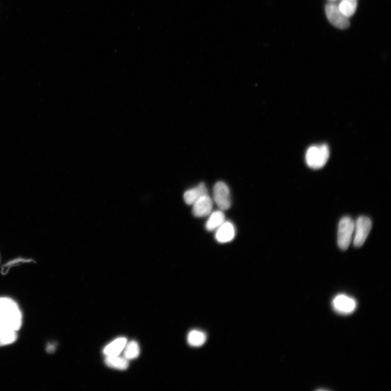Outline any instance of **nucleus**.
I'll list each match as a JSON object with an SVG mask.
<instances>
[{
    "mask_svg": "<svg viewBox=\"0 0 391 391\" xmlns=\"http://www.w3.org/2000/svg\"><path fill=\"white\" fill-rule=\"evenodd\" d=\"M22 325V312L17 304L10 298H0V328L17 331Z\"/></svg>",
    "mask_w": 391,
    "mask_h": 391,
    "instance_id": "1",
    "label": "nucleus"
},
{
    "mask_svg": "<svg viewBox=\"0 0 391 391\" xmlns=\"http://www.w3.org/2000/svg\"><path fill=\"white\" fill-rule=\"evenodd\" d=\"M330 155V150L326 145L312 146L306 151V163L311 169H319L326 164Z\"/></svg>",
    "mask_w": 391,
    "mask_h": 391,
    "instance_id": "2",
    "label": "nucleus"
},
{
    "mask_svg": "<svg viewBox=\"0 0 391 391\" xmlns=\"http://www.w3.org/2000/svg\"><path fill=\"white\" fill-rule=\"evenodd\" d=\"M355 222L349 216L342 218L339 222L338 232V244L342 250L350 246L354 233Z\"/></svg>",
    "mask_w": 391,
    "mask_h": 391,
    "instance_id": "3",
    "label": "nucleus"
},
{
    "mask_svg": "<svg viewBox=\"0 0 391 391\" xmlns=\"http://www.w3.org/2000/svg\"><path fill=\"white\" fill-rule=\"evenodd\" d=\"M372 227V221L366 216H360L355 222L353 239V244L355 247H360L364 244L370 232H371Z\"/></svg>",
    "mask_w": 391,
    "mask_h": 391,
    "instance_id": "4",
    "label": "nucleus"
},
{
    "mask_svg": "<svg viewBox=\"0 0 391 391\" xmlns=\"http://www.w3.org/2000/svg\"><path fill=\"white\" fill-rule=\"evenodd\" d=\"M325 13L328 20L334 26L342 30L346 29L350 27L349 18L340 12L337 4H328L325 6Z\"/></svg>",
    "mask_w": 391,
    "mask_h": 391,
    "instance_id": "5",
    "label": "nucleus"
},
{
    "mask_svg": "<svg viewBox=\"0 0 391 391\" xmlns=\"http://www.w3.org/2000/svg\"><path fill=\"white\" fill-rule=\"evenodd\" d=\"M215 203L223 211H226L231 206L230 191L228 186L222 181L216 183L213 190Z\"/></svg>",
    "mask_w": 391,
    "mask_h": 391,
    "instance_id": "6",
    "label": "nucleus"
},
{
    "mask_svg": "<svg viewBox=\"0 0 391 391\" xmlns=\"http://www.w3.org/2000/svg\"><path fill=\"white\" fill-rule=\"evenodd\" d=\"M333 305L335 310L344 314L352 313L357 306L355 300L345 295H339L335 297Z\"/></svg>",
    "mask_w": 391,
    "mask_h": 391,
    "instance_id": "7",
    "label": "nucleus"
},
{
    "mask_svg": "<svg viewBox=\"0 0 391 391\" xmlns=\"http://www.w3.org/2000/svg\"><path fill=\"white\" fill-rule=\"evenodd\" d=\"M192 205L193 215L200 218L210 214L213 204L212 200L207 194L200 198Z\"/></svg>",
    "mask_w": 391,
    "mask_h": 391,
    "instance_id": "8",
    "label": "nucleus"
},
{
    "mask_svg": "<svg viewBox=\"0 0 391 391\" xmlns=\"http://www.w3.org/2000/svg\"><path fill=\"white\" fill-rule=\"evenodd\" d=\"M235 236V229L231 223L223 222L216 233V239L219 242L226 243L232 241Z\"/></svg>",
    "mask_w": 391,
    "mask_h": 391,
    "instance_id": "9",
    "label": "nucleus"
},
{
    "mask_svg": "<svg viewBox=\"0 0 391 391\" xmlns=\"http://www.w3.org/2000/svg\"><path fill=\"white\" fill-rule=\"evenodd\" d=\"M208 194L207 188L204 183L187 190L184 194V199L188 205H192L196 201L204 196Z\"/></svg>",
    "mask_w": 391,
    "mask_h": 391,
    "instance_id": "10",
    "label": "nucleus"
},
{
    "mask_svg": "<svg viewBox=\"0 0 391 391\" xmlns=\"http://www.w3.org/2000/svg\"><path fill=\"white\" fill-rule=\"evenodd\" d=\"M127 343L126 339L124 338H118L104 348L103 353L106 357L107 356L118 355L124 350Z\"/></svg>",
    "mask_w": 391,
    "mask_h": 391,
    "instance_id": "11",
    "label": "nucleus"
},
{
    "mask_svg": "<svg viewBox=\"0 0 391 391\" xmlns=\"http://www.w3.org/2000/svg\"><path fill=\"white\" fill-rule=\"evenodd\" d=\"M105 364L110 368L119 369H127L129 366L128 360L125 358L116 356H107L105 359Z\"/></svg>",
    "mask_w": 391,
    "mask_h": 391,
    "instance_id": "12",
    "label": "nucleus"
},
{
    "mask_svg": "<svg viewBox=\"0 0 391 391\" xmlns=\"http://www.w3.org/2000/svg\"><path fill=\"white\" fill-rule=\"evenodd\" d=\"M225 216L221 211H216L212 214L206 223V227L208 231L219 228L224 222Z\"/></svg>",
    "mask_w": 391,
    "mask_h": 391,
    "instance_id": "13",
    "label": "nucleus"
},
{
    "mask_svg": "<svg viewBox=\"0 0 391 391\" xmlns=\"http://www.w3.org/2000/svg\"><path fill=\"white\" fill-rule=\"evenodd\" d=\"M16 332L9 328H0V347L14 343L17 339Z\"/></svg>",
    "mask_w": 391,
    "mask_h": 391,
    "instance_id": "14",
    "label": "nucleus"
},
{
    "mask_svg": "<svg viewBox=\"0 0 391 391\" xmlns=\"http://www.w3.org/2000/svg\"><path fill=\"white\" fill-rule=\"evenodd\" d=\"M340 12L349 18L353 16L357 9V0H342L338 5Z\"/></svg>",
    "mask_w": 391,
    "mask_h": 391,
    "instance_id": "15",
    "label": "nucleus"
},
{
    "mask_svg": "<svg viewBox=\"0 0 391 391\" xmlns=\"http://www.w3.org/2000/svg\"><path fill=\"white\" fill-rule=\"evenodd\" d=\"M206 341V336L203 332L194 330L188 334V344L192 347H200L205 343Z\"/></svg>",
    "mask_w": 391,
    "mask_h": 391,
    "instance_id": "16",
    "label": "nucleus"
},
{
    "mask_svg": "<svg viewBox=\"0 0 391 391\" xmlns=\"http://www.w3.org/2000/svg\"><path fill=\"white\" fill-rule=\"evenodd\" d=\"M124 349V358L128 360L135 359L139 357L140 348L136 341H132L127 343Z\"/></svg>",
    "mask_w": 391,
    "mask_h": 391,
    "instance_id": "17",
    "label": "nucleus"
},
{
    "mask_svg": "<svg viewBox=\"0 0 391 391\" xmlns=\"http://www.w3.org/2000/svg\"><path fill=\"white\" fill-rule=\"evenodd\" d=\"M55 347L53 345H49L47 347V352L48 353H52L55 351Z\"/></svg>",
    "mask_w": 391,
    "mask_h": 391,
    "instance_id": "18",
    "label": "nucleus"
},
{
    "mask_svg": "<svg viewBox=\"0 0 391 391\" xmlns=\"http://www.w3.org/2000/svg\"><path fill=\"white\" fill-rule=\"evenodd\" d=\"M330 1L334 2V1H336V0H330Z\"/></svg>",
    "mask_w": 391,
    "mask_h": 391,
    "instance_id": "19",
    "label": "nucleus"
}]
</instances>
